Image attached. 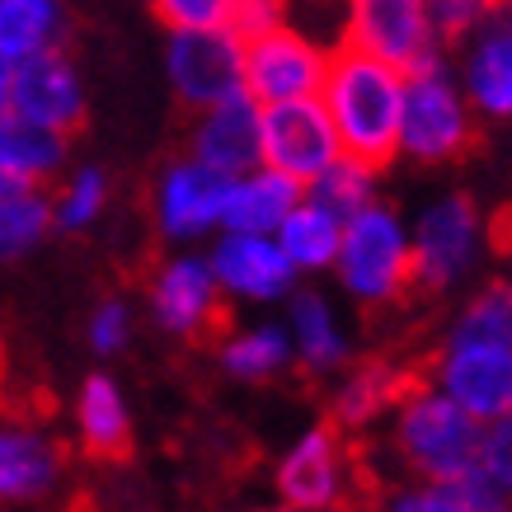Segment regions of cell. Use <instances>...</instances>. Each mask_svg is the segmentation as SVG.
<instances>
[{"mask_svg":"<svg viewBox=\"0 0 512 512\" xmlns=\"http://www.w3.org/2000/svg\"><path fill=\"white\" fill-rule=\"evenodd\" d=\"M404 90L409 71L381 62L362 47H339L329 62L325 99L329 118L343 137V156H357L386 170L400 156V127H404Z\"/></svg>","mask_w":512,"mask_h":512,"instance_id":"obj_1","label":"cell"},{"mask_svg":"<svg viewBox=\"0 0 512 512\" xmlns=\"http://www.w3.org/2000/svg\"><path fill=\"white\" fill-rule=\"evenodd\" d=\"M390 447L409 480H466L480 475L484 423L442 386H409L390 414Z\"/></svg>","mask_w":512,"mask_h":512,"instance_id":"obj_2","label":"cell"},{"mask_svg":"<svg viewBox=\"0 0 512 512\" xmlns=\"http://www.w3.org/2000/svg\"><path fill=\"white\" fill-rule=\"evenodd\" d=\"M334 278H339L343 296L357 301V306H395L409 287H414V226L386 207V202H372L367 212H357L348 226H343V249L339 264H334Z\"/></svg>","mask_w":512,"mask_h":512,"instance_id":"obj_3","label":"cell"},{"mask_svg":"<svg viewBox=\"0 0 512 512\" xmlns=\"http://www.w3.org/2000/svg\"><path fill=\"white\" fill-rule=\"evenodd\" d=\"M480 113L470 104L461 80L437 71H414L404 90V127H400V156L419 165H447L461 160L475 146Z\"/></svg>","mask_w":512,"mask_h":512,"instance_id":"obj_4","label":"cell"},{"mask_svg":"<svg viewBox=\"0 0 512 512\" xmlns=\"http://www.w3.org/2000/svg\"><path fill=\"white\" fill-rule=\"evenodd\" d=\"M409 226H414V278H419V287L451 292L456 282H466L475 273L489 226L466 193L433 198Z\"/></svg>","mask_w":512,"mask_h":512,"instance_id":"obj_5","label":"cell"},{"mask_svg":"<svg viewBox=\"0 0 512 512\" xmlns=\"http://www.w3.org/2000/svg\"><path fill=\"white\" fill-rule=\"evenodd\" d=\"M165 76L193 113L245 94V38L235 29H170Z\"/></svg>","mask_w":512,"mask_h":512,"instance_id":"obj_6","label":"cell"},{"mask_svg":"<svg viewBox=\"0 0 512 512\" xmlns=\"http://www.w3.org/2000/svg\"><path fill=\"white\" fill-rule=\"evenodd\" d=\"M226 198H231V174L202 165L193 151L170 160L156 174L151 188V217L156 231L170 245H198L226 226Z\"/></svg>","mask_w":512,"mask_h":512,"instance_id":"obj_7","label":"cell"},{"mask_svg":"<svg viewBox=\"0 0 512 512\" xmlns=\"http://www.w3.org/2000/svg\"><path fill=\"white\" fill-rule=\"evenodd\" d=\"M348 47H362L414 76V71H437L447 43L433 24L428 0H353Z\"/></svg>","mask_w":512,"mask_h":512,"instance_id":"obj_8","label":"cell"},{"mask_svg":"<svg viewBox=\"0 0 512 512\" xmlns=\"http://www.w3.org/2000/svg\"><path fill=\"white\" fill-rule=\"evenodd\" d=\"M207 259L217 268L226 301L235 306H287L301 287V268L287 259L278 235L259 231H217L207 245Z\"/></svg>","mask_w":512,"mask_h":512,"instance_id":"obj_9","label":"cell"},{"mask_svg":"<svg viewBox=\"0 0 512 512\" xmlns=\"http://www.w3.org/2000/svg\"><path fill=\"white\" fill-rule=\"evenodd\" d=\"M433 386H442L456 404H466L480 423L512 414V343L447 334L433 357Z\"/></svg>","mask_w":512,"mask_h":512,"instance_id":"obj_10","label":"cell"},{"mask_svg":"<svg viewBox=\"0 0 512 512\" xmlns=\"http://www.w3.org/2000/svg\"><path fill=\"white\" fill-rule=\"evenodd\" d=\"M0 113H15L29 123L76 132L85 118V80L62 47L0 66Z\"/></svg>","mask_w":512,"mask_h":512,"instance_id":"obj_11","label":"cell"},{"mask_svg":"<svg viewBox=\"0 0 512 512\" xmlns=\"http://www.w3.org/2000/svg\"><path fill=\"white\" fill-rule=\"evenodd\" d=\"M146 311L165 334L174 339H202L221 325V311H226V292L217 282V268L207 254H170L165 264L151 273V287H146Z\"/></svg>","mask_w":512,"mask_h":512,"instance_id":"obj_12","label":"cell"},{"mask_svg":"<svg viewBox=\"0 0 512 512\" xmlns=\"http://www.w3.org/2000/svg\"><path fill=\"white\" fill-rule=\"evenodd\" d=\"M334 52L315 43L301 29H273L264 38L245 43V90L259 104H287V99H311L325 90Z\"/></svg>","mask_w":512,"mask_h":512,"instance_id":"obj_13","label":"cell"},{"mask_svg":"<svg viewBox=\"0 0 512 512\" xmlns=\"http://www.w3.org/2000/svg\"><path fill=\"white\" fill-rule=\"evenodd\" d=\"M343 156V137L329 118L325 99H287V104H264V160L292 174L301 184H315L320 174Z\"/></svg>","mask_w":512,"mask_h":512,"instance_id":"obj_14","label":"cell"},{"mask_svg":"<svg viewBox=\"0 0 512 512\" xmlns=\"http://www.w3.org/2000/svg\"><path fill=\"white\" fill-rule=\"evenodd\" d=\"M278 503L301 512H343L348 503V451L334 423H315L278 456Z\"/></svg>","mask_w":512,"mask_h":512,"instance_id":"obj_15","label":"cell"},{"mask_svg":"<svg viewBox=\"0 0 512 512\" xmlns=\"http://www.w3.org/2000/svg\"><path fill=\"white\" fill-rule=\"evenodd\" d=\"M188 151L221 174H245L264 165V104L254 94L221 99L212 109L198 113V123L188 132Z\"/></svg>","mask_w":512,"mask_h":512,"instance_id":"obj_16","label":"cell"},{"mask_svg":"<svg viewBox=\"0 0 512 512\" xmlns=\"http://www.w3.org/2000/svg\"><path fill=\"white\" fill-rule=\"evenodd\" d=\"M66 475L62 442L38 423H5L0 428V498L5 503H38Z\"/></svg>","mask_w":512,"mask_h":512,"instance_id":"obj_17","label":"cell"},{"mask_svg":"<svg viewBox=\"0 0 512 512\" xmlns=\"http://www.w3.org/2000/svg\"><path fill=\"white\" fill-rule=\"evenodd\" d=\"M461 85L480 118L503 123L512 118V15L498 10L475 38H466Z\"/></svg>","mask_w":512,"mask_h":512,"instance_id":"obj_18","label":"cell"},{"mask_svg":"<svg viewBox=\"0 0 512 512\" xmlns=\"http://www.w3.org/2000/svg\"><path fill=\"white\" fill-rule=\"evenodd\" d=\"M287 329H292V343H296V362L306 372L329 376L353 362V334H348L339 306L325 292L296 287L292 301H287Z\"/></svg>","mask_w":512,"mask_h":512,"instance_id":"obj_19","label":"cell"},{"mask_svg":"<svg viewBox=\"0 0 512 512\" xmlns=\"http://www.w3.org/2000/svg\"><path fill=\"white\" fill-rule=\"evenodd\" d=\"M306 198V184L282 174L278 165H254V170L235 174L231 198H226V226L221 231H259L278 235V226L296 212V202Z\"/></svg>","mask_w":512,"mask_h":512,"instance_id":"obj_20","label":"cell"},{"mask_svg":"<svg viewBox=\"0 0 512 512\" xmlns=\"http://www.w3.org/2000/svg\"><path fill=\"white\" fill-rule=\"evenodd\" d=\"M404 395H409V386H404V376L395 367H386V362H353V367H343L339 386L329 395V423L339 433H362L376 419L395 414V404Z\"/></svg>","mask_w":512,"mask_h":512,"instance_id":"obj_21","label":"cell"},{"mask_svg":"<svg viewBox=\"0 0 512 512\" xmlns=\"http://www.w3.org/2000/svg\"><path fill=\"white\" fill-rule=\"evenodd\" d=\"M76 437L85 456L94 461H118L132 447V414H127V395L118 381L94 372L76 390Z\"/></svg>","mask_w":512,"mask_h":512,"instance_id":"obj_22","label":"cell"},{"mask_svg":"<svg viewBox=\"0 0 512 512\" xmlns=\"http://www.w3.org/2000/svg\"><path fill=\"white\" fill-rule=\"evenodd\" d=\"M66 137L57 127L29 123L15 113H0V179L52 184L66 170Z\"/></svg>","mask_w":512,"mask_h":512,"instance_id":"obj_23","label":"cell"},{"mask_svg":"<svg viewBox=\"0 0 512 512\" xmlns=\"http://www.w3.org/2000/svg\"><path fill=\"white\" fill-rule=\"evenodd\" d=\"M381 512H512V494L484 475L466 480H409L381 503Z\"/></svg>","mask_w":512,"mask_h":512,"instance_id":"obj_24","label":"cell"},{"mask_svg":"<svg viewBox=\"0 0 512 512\" xmlns=\"http://www.w3.org/2000/svg\"><path fill=\"white\" fill-rule=\"evenodd\" d=\"M217 362H221V372L231 376V381H249V386L273 381L287 362H296L292 329H287V320H282V325L278 320H268V325L235 329V334L221 339Z\"/></svg>","mask_w":512,"mask_h":512,"instance_id":"obj_25","label":"cell"},{"mask_svg":"<svg viewBox=\"0 0 512 512\" xmlns=\"http://www.w3.org/2000/svg\"><path fill=\"white\" fill-rule=\"evenodd\" d=\"M343 226L329 207H320L315 198H301L296 212L278 226V240L287 249V259L301 268V278H315V273H334L343 249Z\"/></svg>","mask_w":512,"mask_h":512,"instance_id":"obj_26","label":"cell"},{"mask_svg":"<svg viewBox=\"0 0 512 512\" xmlns=\"http://www.w3.org/2000/svg\"><path fill=\"white\" fill-rule=\"evenodd\" d=\"M57 231V202L43 193V184L0 179V254L24 259Z\"/></svg>","mask_w":512,"mask_h":512,"instance_id":"obj_27","label":"cell"},{"mask_svg":"<svg viewBox=\"0 0 512 512\" xmlns=\"http://www.w3.org/2000/svg\"><path fill=\"white\" fill-rule=\"evenodd\" d=\"M66 38L62 0H0V66L52 52Z\"/></svg>","mask_w":512,"mask_h":512,"instance_id":"obj_28","label":"cell"},{"mask_svg":"<svg viewBox=\"0 0 512 512\" xmlns=\"http://www.w3.org/2000/svg\"><path fill=\"white\" fill-rule=\"evenodd\" d=\"M376 184H381L376 165H367V160H357V156H339L315 184H306V198L329 207L339 221H353L357 212H367L372 202H381L376 198Z\"/></svg>","mask_w":512,"mask_h":512,"instance_id":"obj_29","label":"cell"},{"mask_svg":"<svg viewBox=\"0 0 512 512\" xmlns=\"http://www.w3.org/2000/svg\"><path fill=\"white\" fill-rule=\"evenodd\" d=\"M57 231L66 235H85L90 226H99L104 207H109V174L99 165H80L62 179L57 188Z\"/></svg>","mask_w":512,"mask_h":512,"instance_id":"obj_30","label":"cell"},{"mask_svg":"<svg viewBox=\"0 0 512 512\" xmlns=\"http://www.w3.org/2000/svg\"><path fill=\"white\" fill-rule=\"evenodd\" d=\"M447 334H470V339L512 343V282H489L456 311Z\"/></svg>","mask_w":512,"mask_h":512,"instance_id":"obj_31","label":"cell"},{"mask_svg":"<svg viewBox=\"0 0 512 512\" xmlns=\"http://www.w3.org/2000/svg\"><path fill=\"white\" fill-rule=\"evenodd\" d=\"M428 10H433L442 43H461V38H475L498 15V0H428Z\"/></svg>","mask_w":512,"mask_h":512,"instance_id":"obj_32","label":"cell"},{"mask_svg":"<svg viewBox=\"0 0 512 512\" xmlns=\"http://www.w3.org/2000/svg\"><path fill=\"white\" fill-rule=\"evenodd\" d=\"M85 339H90V353H99V357L123 353L127 343H132V306H127V301H118V296L99 301V306L90 311Z\"/></svg>","mask_w":512,"mask_h":512,"instance_id":"obj_33","label":"cell"},{"mask_svg":"<svg viewBox=\"0 0 512 512\" xmlns=\"http://www.w3.org/2000/svg\"><path fill=\"white\" fill-rule=\"evenodd\" d=\"M165 29H231L235 0H151Z\"/></svg>","mask_w":512,"mask_h":512,"instance_id":"obj_34","label":"cell"},{"mask_svg":"<svg viewBox=\"0 0 512 512\" xmlns=\"http://www.w3.org/2000/svg\"><path fill=\"white\" fill-rule=\"evenodd\" d=\"M480 475L512 494V414L484 423V447H480Z\"/></svg>","mask_w":512,"mask_h":512,"instance_id":"obj_35","label":"cell"},{"mask_svg":"<svg viewBox=\"0 0 512 512\" xmlns=\"http://www.w3.org/2000/svg\"><path fill=\"white\" fill-rule=\"evenodd\" d=\"M292 24V0H235L231 10V29L240 38H264L273 29H287Z\"/></svg>","mask_w":512,"mask_h":512,"instance_id":"obj_36","label":"cell"},{"mask_svg":"<svg viewBox=\"0 0 512 512\" xmlns=\"http://www.w3.org/2000/svg\"><path fill=\"white\" fill-rule=\"evenodd\" d=\"M498 10H503V15H512V0H498Z\"/></svg>","mask_w":512,"mask_h":512,"instance_id":"obj_37","label":"cell"},{"mask_svg":"<svg viewBox=\"0 0 512 512\" xmlns=\"http://www.w3.org/2000/svg\"><path fill=\"white\" fill-rule=\"evenodd\" d=\"M273 512H301V508H287V503H278V508H273Z\"/></svg>","mask_w":512,"mask_h":512,"instance_id":"obj_38","label":"cell"}]
</instances>
